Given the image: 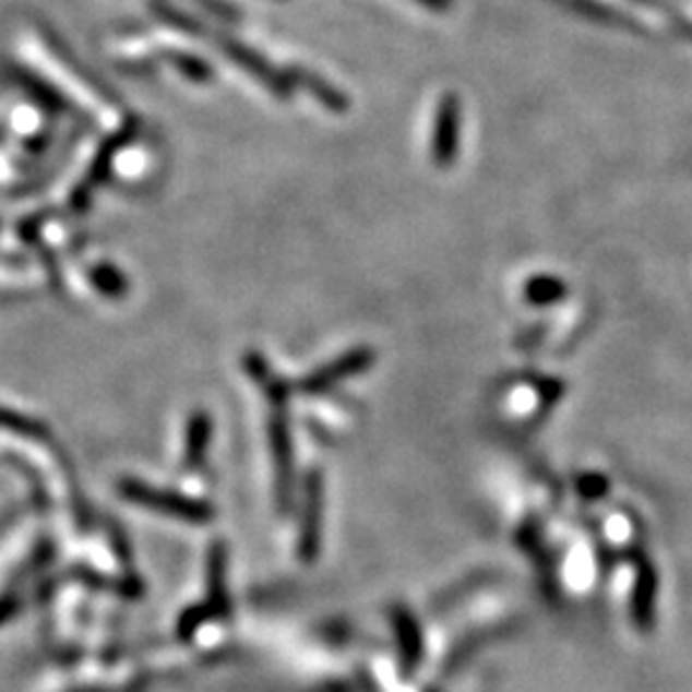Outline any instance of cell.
Instances as JSON below:
<instances>
[{"label": "cell", "instance_id": "obj_1", "mask_svg": "<svg viewBox=\"0 0 692 692\" xmlns=\"http://www.w3.org/2000/svg\"><path fill=\"white\" fill-rule=\"evenodd\" d=\"M370 359H372V355H370V351H367V349H357V351H351V355L342 357V359H338V362H334L331 367H326V370L313 372L311 378L306 380V390H323V387L334 385L336 380L349 378V374H355V372H359V370H365V367L370 365Z\"/></svg>", "mask_w": 692, "mask_h": 692}, {"label": "cell", "instance_id": "obj_2", "mask_svg": "<svg viewBox=\"0 0 692 692\" xmlns=\"http://www.w3.org/2000/svg\"><path fill=\"white\" fill-rule=\"evenodd\" d=\"M454 123H456V114H454V103L449 100L444 103L439 114V129H437V157L439 162H449L454 152Z\"/></svg>", "mask_w": 692, "mask_h": 692}]
</instances>
